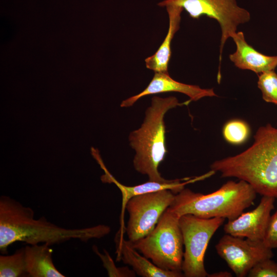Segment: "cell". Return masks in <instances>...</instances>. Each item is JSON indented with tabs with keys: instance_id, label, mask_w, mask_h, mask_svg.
Returning a JSON list of instances; mask_svg holds the SVG:
<instances>
[{
	"instance_id": "6da1fadb",
	"label": "cell",
	"mask_w": 277,
	"mask_h": 277,
	"mask_svg": "<svg viewBox=\"0 0 277 277\" xmlns=\"http://www.w3.org/2000/svg\"><path fill=\"white\" fill-rule=\"evenodd\" d=\"M110 230L105 225L78 229L63 228L44 216L34 219L32 208L9 196L0 197V251L3 254H6L8 247L17 242L49 246L71 239L86 242L92 239H101Z\"/></svg>"
},
{
	"instance_id": "7a4b0ae2",
	"label": "cell",
	"mask_w": 277,
	"mask_h": 277,
	"mask_svg": "<svg viewBox=\"0 0 277 277\" xmlns=\"http://www.w3.org/2000/svg\"><path fill=\"white\" fill-rule=\"evenodd\" d=\"M183 105L188 104L187 102L180 103L173 96H153L145 111L142 125L129 134L130 145L135 151L133 166L138 172L147 175L149 181L167 180L162 177L158 170L167 152L164 116L169 110Z\"/></svg>"
},
{
	"instance_id": "3957f363",
	"label": "cell",
	"mask_w": 277,
	"mask_h": 277,
	"mask_svg": "<svg viewBox=\"0 0 277 277\" xmlns=\"http://www.w3.org/2000/svg\"><path fill=\"white\" fill-rule=\"evenodd\" d=\"M256 195L255 191L246 182L230 181L206 194L184 188L175 195L169 209L179 217L190 214L204 219L222 217L229 221L250 207Z\"/></svg>"
},
{
	"instance_id": "277c9868",
	"label": "cell",
	"mask_w": 277,
	"mask_h": 277,
	"mask_svg": "<svg viewBox=\"0 0 277 277\" xmlns=\"http://www.w3.org/2000/svg\"><path fill=\"white\" fill-rule=\"evenodd\" d=\"M179 219L168 208L155 228L145 237L132 243L133 247L159 268L182 272L184 244Z\"/></svg>"
},
{
	"instance_id": "5b68a950",
	"label": "cell",
	"mask_w": 277,
	"mask_h": 277,
	"mask_svg": "<svg viewBox=\"0 0 277 277\" xmlns=\"http://www.w3.org/2000/svg\"><path fill=\"white\" fill-rule=\"evenodd\" d=\"M224 220L222 217L204 219L190 214L179 217L185 246L182 267L184 276H207L204 265L205 252L211 238Z\"/></svg>"
},
{
	"instance_id": "8992f818",
	"label": "cell",
	"mask_w": 277,
	"mask_h": 277,
	"mask_svg": "<svg viewBox=\"0 0 277 277\" xmlns=\"http://www.w3.org/2000/svg\"><path fill=\"white\" fill-rule=\"evenodd\" d=\"M169 5L181 7L193 19L205 15L218 22L221 30L219 69L227 40L237 32L239 25L248 22L251 18L249 12L240 7L235 0H163L158 4L163 7Z\"/></svg>"
},
{
	"instance_id": "52a82bcc",
	"label": "cell",
	"mask_w": 277,
	"mask_h": 277,
	"mask_svg": "<svg viewBox=\"0 0 277 277\" xmlns=\"http://www.w3.org/2000/svg\"><path fill=\"white\" fill-rule=\"evenodd\" d=\"M175 194L168 189L135 195L127 202L129 220L125 230L133 243L148 234L172 203Z\"/></svg>"
},
{
	"instance_id": "ba28073f",
	"label": "cell",
	"mask_w": 277,
	"mask_h": 277,
	"mask_svg": "<svg viewBox=\"0 0 277 277\" xmlns=\"http://www.w3.org/2000/svg\"><path fill=\"white\" fill-rule=\"evenodd\" d=\"M217 254L226 261L238 277H244L260 261L272 258V249L263 241L233 236L226 233L215 245Z\"/></svg>"
},
{
	"instance_id": "9c48e42d",
	"label": "cell",
	"mask_w": 277,
	"mask_h": 277,
	"mask_svg": "<svg viewBox=\"0 0 277 277\" xmlns=\"http://www.w3.org/2000/svg\"><path fill=\"white\" fill-rule=\"evenodd\" d=\"M91 153L94 159L97 161L101 168L105 172L104 174L101 177V181L103 183L114 184L121 191L122 195V206L120 219L121 226L120 230L122 234L124 233V228L125 229L124 223V214L126 209V204L128 201L132 197L137 195L164 189L170 190L176 194L183 189L186 185L197 181L204 180L208 177V176H209V174L207 173L200 176L187 178L183 182H182L183 180L179 179L171 180H167L164 182H155L149 180L148 182L140 185L133 186H127L124 185L118 182L109 172L102 159L97 149L91 147Z\"/></svg>"
},
{
	"instance_id": "30bf717a",
	"label": "cell",
	"mask_w": 277,
	"mask_h": 277,
	"mask_svg": "<svg viewBox=\"0 0 277 277\" xmlns=\"http://www.w3.org/2000/svg\"><path fill=\"white\" fill-rule=\"evenodd\" d=\"M275 199L262 196L255 209L228 221L224 227L225 232L235 236L263 241L271 212L274 207Z\"/></svg>"
},
{
	"instance_id": "8fae6325",
	"label": "cell",
	"mask_w": 277,
	"mask_h": 277,
	"mask_svg": "<svg viewBox=\"0 0 277 277\" xmlns=\"http://www.w3.org/2000/svg\"><path fill=\"white\" fill-rule=\"evenodd\" d=\"M169 92H177L187 95L190 98L189 103L205 97L217 96L212 88L204 89L197 85L182 83L173 80L169 73L154 72L147 87L138 94L123 101L121 107H131L139 99L148 95Z\"/></svg>"
},
{
	"instance_id": "7c38bea8",
	"label": "cell",
	"mask_w": 277,
	"mask_h": 277,
	"mask_svg": "<svg viewBox=\"0 0 277 277\" xmlns=\"http://www.w3.org/2000/svg\"><path fill=\"white\" fill-rule=\"evenodd\" d=\"M231 38L236 45V50L229 57L237 68L260 74L274 70L277 67V55H266L256 50L247 42L242 31L236 32Z\"/></svg>"
},
{
	"instance_id": "4fadbf2b",
	"label": "cell",
	"mask_w": 277,
	"mask_h": 277,
	"mask_svg": "<svg viewBox=\"0 0 277 277\" xmlns=\"http://www.w3.org/2000/svg\"><path fill=\"white\" fill-rule=\"evenodd\" d=\"M116 260H122L125 264L131 266L135 272L143 277H181L182 272L166 271L162 269L140 255L133 247L129 240H125L120 231L115 237Z\"/></svg>"
},
{
	"instance_id": "5bb4252c",
	"label": "cell",
	"mask_w": 277,
	"mask_h": 277,
	"mask_svg": "<svg viewBox=\"0 0 277 277\" xmlns=\"http://www.w3.org/2000/svg\"><path fill=\"white\" fill-rule=\"evenodd\" d=\"M165 7L169 18L167 34L155 53L146 58L145 61L146 67L154 72L168 73V64L171 56V42L175 33L180 29L181 13L183 9L173 5Z\"/></svg>"
},
{
	"instance_id": "9a60e30c",
	"label": "cell",
	"mask_w": 277,
	"mask_h": 277,
	"mask_svg": "<svg viewBox=\"0 0 277 277\" xmlns=\"http://www.w3.org/2000/svg\"><path fill=\"white\" fill-rule=\"evenodd\" d=\"M46 244L27 245L25 247L27 276L64 277L54 265L52 250Z\"/></svg>"
},
{
	"instance_id": "2e32d148",
	"label": "cell",
	"mask_w": 277,
	"mask_h": 277,
	"mask_svg": "<svg viewBox=\"0 0 277 277\" xmlns=\"http://www.w3.org/2000/svg\"><path fill=\"white\" fill-rule=\"evenodd\" d=\"M27 276L25 247L16 250L10 255H0V276Z\"/></svg>"
},
{
	"instance_id": "e0dca14e",
	"label": "cell",
	"mask_w": 277,
	"mask_h": 277,
	"mask_svg": "<svg viewBox=\"0 0 277 277\" xmlns=\"http://www.w3.org/2000/svg\"><path fill=\"white\" fill-rule=\"evenodd\" d=\"M250 129L245 122L234 120L229 121L224 126L223 134L228 143L238 145L244 143L248 137Z\"/></svg>"
},
{
	"instance_id": "ac0fdd59",
	"label": "cell",
	"mask_w": 277,
	"mask_h": 277,
	"mask_svg": "<svg viewBox=\"0 0 277 277\" xmlns=\"http://www.w3.org/2000/svg\"><path fill=\"white\" fill-rule=\"evenodd\" d=\"M258 87L265 102L277 105V74L274 70L259 74Z\"/></svg>"
},
{
	"instance_id": "d6986e66",
	"label": "cell",
	"mask_w": 277,
	"mask_h": 277,
	"mask_svg": "<svg viewBox=\"0 0 277 277\" xmlns=\"http://www.w3.org/2000/svg\"><path fill=\"white\" fill-rule=\"evenodd\" d=\"M249 277H277V263L271 258L262 260L249 271Z\"/></svg>"
},
{
	"instance_id": "ffe728a7",
	"label": "cell",
	"mask_w": 277,
	"mask_h": 277,
	"mask_svg": "<svg viewBox=\"0 0 277 277\" xmlns=\"http://www.w3.org/2000/svg\"><path fill=\"white\" fill-rule=\"evenodd\" d=\"M93 250L102 260L103 265L106 268L108 275L110 276H135L134 270H130L127 267L116 268L111 258L107 252L104 250V254L98 252L97 247H93Z\"/></svg>"
},
{
	"instance_id": "44dd1931",
	"label": "cell",
	"mask_w": 277,
	"mask_h": 277,
	"mask_svg": "<svg viewBox=\"0 0 277 277\" xmlns=\"http://www.w3.org/2000/svg\"><path fill=\"white\" fill-rule=\"evenodd\" d=\"M263 241L267 247L277 248V210L269 218Z\"/></svg>"
},
{
	"instance_id": "7402d4cb",
	"label": "cell",
	"mask_w": 277,
	"mask_h": 277,
	"mask_svg": "<svg viewBox=\"0 0 277 277\" xmlns=\"http://www.w3.org/2000/svg\"><path fill=\"white\" fill-rule=\"evenodd\" d=\"M207 276L209 277H229L232 276L231 274L227 271H220L215 272L211 274H208Z\"/></svg>"
}]
</instances>
